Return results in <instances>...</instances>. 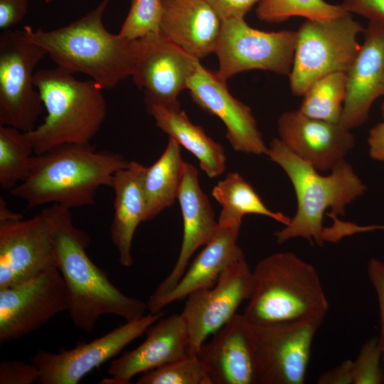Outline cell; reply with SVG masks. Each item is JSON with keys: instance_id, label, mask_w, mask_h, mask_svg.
<instances>
[{"instance_id": "1", "label": "cell", "mask_w": 384, "mask_h": 384, "mask_svg": "<svg viewBox=\"0 0 384 384\" xmlns=\"http://www.w3.org/2000/svg\"><path fill=\"white\" fill-rule=\"evenodd\" d=\"M43 210L50 227L57 268L67 289L68 311L73 324L90 333L105 314L127 321L143 316L147 304L122 293L90 258L86 252L90 238L75 225L70 210L56 204Z\"/></svg>"}, {"instance_id": "2", "label": "cell", "mask_w": 384, "mask_h": 384, "mask_svg": "<svg viewBox=\"0 0 384 384\" xmlns=\"http://www.w3.org/2000/svg\"><path fill=\"white\" fill-rule=\"evenodd\" d=\"M129 164L122 154L97 150L91 143L63 144L34 154L27 176L9 192L29 208L93 206L98 189L111 188L116 172Z\"/></svg>"}, {"instance_id": "3", "label": "cell", "mask_w": 384, "mask_h": 384, "mask_svg": "<svg viewBox=\"0 0 384 384\" xmlns=\"http://www.w3.org/2000/svg\"><path fill=\"white\" fill-rule=\"evenodd\" d=\"M112 0H102L90 12L53 30L25 26L26 37L41 46L52 60L73 74L84 73L110 90L131 77L143 47L142 39L110 33L102 22Z\"/></svg>"}, {"instance_id": "4", "label": "cell", "mask_w": 384, "mask_h": 384, "mask_svg": "<svg viewBox=\"0 0 384 384\" xmlns=\"http://www.w3.org/2000/svg\"><path fill=\"white\" fill-rule=\"evenodd\" d=\"M266 155L286 173L297 201L294 217L274 234L279 244L302 238L321 245L325 241L323 218L326 210L331 209L330 215H343L346 207L366 191V186L346 161L323 176L279 138L270 142Z\"/></svg>"}, {"instance_id": "5", "label": "cell", "mask_w": 384, "mask_h": 384, "mask_svg": "<svg viewBox=\"0 0 384 384\" xmlns=\"http://www.w3.org/2000/svg\"><path fill=\"white\" fill-rule=\"evenodd\" d=\"M56 66L36 71L33 78L46 111L43 122L24 132L35 154L66 144H88L107 113L102 88L93 80H80Z\"/></svg>"}, {"instance_id": "6", "label": "cell", "mask_w": 384, "mask_h": 384, "mask_svg": "<svg viewBox=\"0 0 384 384\" xmlns=\"http://www.w3.org/2000/svg\"><path fill=\"white\" fill-rule=\"evenodd\" d=\"M242 314L254 326L324 319L329 302L316 268L291 252L263 258Z\"/></svg>"}, {"instance_id": "7", "label": "cell", "mask_w": 384, "mask_h": 384, "mask_svg": "<svg viewBox=\"0 0 384 384\" xmlns=\"http://www.w3.org/2000/svg\"><path fill=\"white\" fill-rule=\"evenodd\" d=\"M365 29L351 14L325 21L306 20L297 31L294 61L289 77L295 96H303L317 80L334 73H347Z\"/></svg>"}, {"instance_id": "8", "label": "cell", "mask_w": 384, "mask_h": 384, "mask_svg": "<svg viewBox=\"0 0 384 384\" xmlns=\"http://www.w3.org/2000/svg\"><path fill=\"white\" fill-rule=\"evenodd\" d=\"M46 55L23 30L0 35V125L23 132L36 127L44 107L34 85V70Z\"/></svg>"}, {"instance_id": "9", "label": "cell", "mask_w": 384, "mask_h": 384, "mask_svg": "<svg viewBox=\"0 0 384 384\" xmlns=\"http://www.w3.org/2000/svg\"><path fill=\"white\" fill-rule=\"evenodd\" d=\"M297 31H265L252 28L242 18L222 21L214 53L216 74L226 80L252 70L289 75L293 65Z\"/></svg>"}, {"instance_id": "10", "label": "cell", "mask_w": 384, "mask_h": 384, "mask_svg": "<svg viewBox=\"0 0 384 384\" xmlns=\"http://www.w3.org/2000/svg\"><path fill=\"white\" fill-rule=\"evenodd\" d=\"M324 320L252 325L257 384H303L313 341Z\"/></svg>"}, {"instance_id": "11", "label": "cell", "mask_w": 384, "mask_h": 384, "mask_svg": "<svg viewBox=\"0 0 384 384\" xmlns=\"http://www.w3.org/2000/svg\"><path fill=\"white\" fill-rule=\"evenodd\" d=\"M164 316L149 313L87 343L58 352L38 350L31 361L39 371V384H78L86 375L115 357Z\"/></svg>"}, {"instance_id": "12", "label": "cell", "mask_w": 384, "mask_h": 384, "mask_svg": "<svg viewBox=\"0 0 384 384\" xmlns=\"http://www.w3.org/2000/svg\"><path fill=\"white\" fill-rule=\"evenodd\" d=\"M252 289V272L245 257L230 263L210 288L186 297L181 314L187 328L191 356H197L208 336L215 334L237 313Z\"/></svg>"}, {"instance_id": "13", "label": "cell", "mask_w": 384, "mask_h": 384, "mask_svg": "<svg viewBox=\"0 0 384 384\" xmlns=\"http://www.w3.org/2000/svg\"><path fill=\"white\" fill-rule=\"evenodd\" d=\"M68 309L67 289L57 268L0 289V343L18 340Z\"/></svg>"}, {"instance_id": "14", "label": "cell", "mask_w": 384, "mask_h": 384, "mask_svg": "<svg viewBox=\"0 0 384 384\" xmlns=\"http://www.w3.org/2000/svg\"><path fill=\"white\" fill-rule=\"evenodd\" d=\"M52 268H57V259L44 210L28 219L0 222V289L23 284Z\"/></svg>"}, {"instance_id": "15", "label": "cell", "mask_w": 384, "mask_h": 384, "mask_svg": "<svg viewBox=\"0 0 384 384\" xmlns=\"http://www.w3.org/2000/svg\"><path fill=\"white\" fill-rule=\"evenodd\" d=\"M143 47L132 74L144 90L146 108L161 106L180 110L178 95L187 87L200 60L191 55L160 33L143 38Z\"/></svg>"}, {"instance_id": "16", "label": "cell", "mask_w": 384, "mask_h": 384, "mask_svg": "<svg viewBox=\"0 0 384 384\" xmlns=\"http://www.w3.org/2000/svg\"><path fill=\"white\" fill-rule=\"evenodd\" d=\"M193 101L203 110L218 117L226 128L233 149L249 154H267V146L251 109L229 92L226 80L198 64L187 82Z\"/></svg>"}, {"instance_id": "17", "label": "cell", "mask_w": 384, "mask_h": 384, "mask_svg": "<svg viewBox=\"0 0 384 384\" xmlns=\"http://www.w3.org/2000/svg\"><path fill=\"white\" fill-rule=\"evenodd\" d=\"M279 139L317 171H331L346 161L354 137L340 122L306 116L299 110L283 112L277 120Z\"/></svg>"}, {"instance_id": "18", "label": "cell", "mask_w": 384, "mask_h": 384, "mask_svg": "<svg viewBox=\"0 0 384 384\" xmlns=\"http://www.w3.org/2000/svg\"><path fill=\"white\" fill-rule=\"evenodd\" d=\"M197 357L211 384H257L255 331L242 314H236L205 341Z\"/></svg>"}, {"instance_id": "19", "label": "cell", "mask_w": 384, "mask_h": 384, "mask_svg": "<svg viewBox=\"0 0 384 384\" xmlns=\"http://www.w3.org/2000/svg\"><path fill=\"white\" fill-rule=\"evenodd\" d=\"M363 42L346 73V96L340 123L348 129L364 124L373 102L384 96V23L368 21Z\"/></svg>"}, {"instance_id": "20", "label": "cell", "mask_w": 384, "mask_h": 384, "mask_svg": "<svg viewBox=\"0 0 384 384\" xmlns=\"http://www.w3.org/2000/svg\"><path fill=\"white\" fill-rule=\"evenodd\" d=\"M145 334L142 343L111 361L107 369L110 377L100 383L128 384L139 373L191 356L188 334L181 314L162 316Z\"/></svg>"}, {"instance_id": "21", "label": "cell", "mask_w": 384, "mask_h": 384, "mask_svg": "<svg viewBox=\"0 0 384 384\" xmlns=\"http://www.w3.org/2000/svg\"><path fill=\"white\" fill-rule=\"evenodd\" d=\"M177 199L183 223L180 253L173 270L159 284L148 302L158 299L177 284L193 254L198 248L208 244L218 229L210 201L200 187L198 170L187 162Z\"/></svg>"}, {"instance_id": "22", "label": "cell", "mask_w": 384, "mask_h": 384, "mask_svg": "<svg viewBox=\"0 0 384 384\" xmlns=\"http://www.w3.org/2000/svg\"><path fill=\"white\" fill-rule=\"evenodd\" d=\"M221 27L204 0H162L159 33L200 60L214 53Z\"/></svg>"}, {"instance_id": "23", "label": "cell", "mask_w": 384, "mask_h": 384, "mask_svg": "<svg viewBox=\"0 0 384 384\" xmlns=\"http://www.w3.org/2000/svg\"><path fill=\"white\" fill-rule=\"evenodd\" d=\"M240 228L236 225L218 224L215 235L196 257L177 284L165 295L146 303L149 313H158L196 290L212 287L230 263L245 257L237 245Z\"/></svg>"}, {"instance_id": "24", "label": "cell", "mask_w": 384, "mask_h": 384, "mask_svg": "<svg viewBox=\"0 0 384 384\" xmlns=\"http://www.w3.org/2000/svg\"><path fill=\"white\" fill-rule=\"evenodd\" d=\"M145 166L131 161L116 172L111 188L114 190V216L110 225L112 241L119 253V263L126 267L133 263L132 244L138 225L144 222L146 203L142 187Z\"/></svg>"}, {"instance_id": "25", "label": "cell", "mask_w": 384, "mask_h": 384, "mask_svg": "<svg viewBox=\"0 0 384 384\" xmlns=\"http://www.w3.org/2000/svg\"><path fill=\"white\" fill-rule=\"evenodd\" d=\"M146 110L161 131L196 156L208 177L215 178L224 172L226 156L223 147L208 136L201 127L194 124L183 110L156 105Z\"/></svg>"}, {"instance_id": "26", "label": "cell", "mask_w": 384, "mask_h": 384, "mask_svg": "<svg viewBox=\"0 0 384 384\" xmlns=\"http://www.w3.org/2000/svg\"><path fill=\"white\" fill-rule=\"evenodd\" d=\"M185 164L181 146L169 138L160 157L151 166L145 167L142 178L144 222L156 217L177 199Z\"/></svg>"}, {"instance_id": "27", "label": "cell", "mask_w": 384, "mask_h": 384, "mask_svg": "<svg viewBox=\"0 0 384 384\" xmlns=\"http://www.w3.org/2000/svg\"><path fill=\"white\" fill-rule=\"evenodd\" d=\"M212 196L222 209L218 220L220 225H241L242 218L248 214L269 217L287 225L290 218L281 212L268 208L252 186L238 173H228L213 188Z\"/></svg>"}, {"instance_id": "28", "label": "cell", "mask_w": 384, "mask_h": 384, "mask_svg": "<svg viewBox=\"0 0 384 384\" xmlns=\"http://www.w3.org/2000/svg\"><path fill=\"white\" fill-rule=\"evenodd\" d=\"M346 73H334L315 81L302 96L299 110L307 117L340 122L346 96Z\"/></svg>"}, {"instance_id": "29", "label": "cell", "mask_w": 384, "mask_h": 384, "mask_svg": "<svg viewBox=\"0 0 384 384\" xmlns=\"http://www.w3.org/2000/svg\"><path fill=\"white\" fill-rule=\"evenodd\" d=\"M33 149L24 132L0 125V187L9 191L27 176Z\"/></svg>"}, {"instance_id": "30", "label": "cell", "mask_w": 384, "mask_h": 384, "mask_svg": "<svg viewBox=\"0 0 384 384\" xmlns=\"http://www.w3.org/2000/svg\"><path fill=\"white\" fill-rule=\"evenodd\" d=\"M343 6L324 0H262L256 9L259 20L279 23L293 16L325 21L348 14Z\"/></svg>"}, {"instance_id": "31", "label": "cell", "mask_w": 384, "mask_h": 384, "mask_svg": "<svg viewBox=\"0 0 384 384\" xmlns=\"http://www.w3.org/2000/svg\"><path fill=\"white\" fill-rule=\"evenodd\" d=\"M137 383L211 384V382L200 359L190 356L143 373Z\"/></svg>"}, {"instance_id": "32", "label": "cell", "mask_w": 384, "mask_h": 384, "mask_svg": "<svg viewBox=\"0 0 384 384\" xmlns=\"http://www.w3.org/2000/svg\"><path fill=\"white\" fill-rule=\"evenodd\" d=\"M162 0H132L118 34L135 40L159 33Z\"/></svg>"}, {"instance_id": "33", "label": "cell", "mask_w": 384, "mask_h": 384, "mask_svg": "<svg viewBox=\"0 0 384 384\" xmlns=\"http://www.w3.org/2000/svg\"><path fill=\"white\" fill-rule=\"evenodd\" d=\"M383 356L378 336L365 342L353 361V384L384 383Z\"/></svg>"}, {"instance_id": "34", "label": "cell", "mask_w": 384, "mask_h": 384, "mask_svg": "<svg viewBox=\"0 0 384 384\" xmlns=\"http://www.w3.org/2000/svg\"><path fill=\"white\" fill-rule=\"evenodd\" d=\"M38 378V369L32 362L13 359L0 364V384H33Z\"/></svg>"}, {"instance_id": "35", "label": "cell", "mask_w": 384, "mask_h": 384, "mask_svg": "<svg viewBox=\"0 0 384 384\" xmlns=\"http://www.w3.org/2000/svg\"><path fill=\"white\" fill-rule=\"evenodd\" d=\"M367 274L378 298L380 315V334L378 336L384 353V262L377 258L370 259L368 262Z\"/></svg>"}, {"instance_id": "36", "label": "cell", "mask_w": 384, "mask_h": 384, "mask_svg": "<svg viewBox=\"0 0 384 384\" xmlns=\"http://www.w3.org/2000/svg\"><path fill=\"white\" fill-rule=\"evenodd\" d=\"M220 20L243 18L256 4L262 0H204Z\"/></svg>"}, {"instance_id": "37", "label": "cell", "mask_w": 384, "mask_h": 384, "mask_svg": "<svg viewBox=\"0 0 384 384\" xmlns=\"http://www.w3.org/2000/svg\"><path fill=\"white\" fill-rule=\"evenodd\" d=\"M341 5L349 14L384 23V0H343Z\"/></svg>"}, {"instance_id": "38", "label": "cell", "mask_w": 384, "mask_h": 384, "mask_svg": "<svg viewBox=\"0 0 384 384\" xmlns=\"http://www.w3.org/2000/svg\"><path fill=\"white\" fill-rule=\"evenodd\" d=\"M28 9V0H0V28L9 30L22 21Z\"/></svg>"}, {"instance_id": "39", "label": "cell", "mask_w": 384, "mask_h": 384, "mask_svg": "<svg viewBox=\"0 0 384 384\" xmlns=\"http://www.w3.org/2000/svg\"><path fill=\"white\" fill-rule=\"evenodd\" d=\"M319 384H353V361L346 360L320 375Z\"/></svg>"}, {"instance_id": "40", "label": "cell", "mask_w": 384, "mask_h": 384, "mask_svg": "<svg viewBox=\"0 0 384 384\" xmlns=\"http://www.w3.org/2000/svg\"><path fill=\"white\" fill-rule=\"evenodd\" d=\"M368 143L370 157L376 161H384V122L371 128Z\"/></svg>"}, {"instance_id": "41", "label": "cell", "mask_w": 384, "mask_h": 384, "mask_svg": "<svg viewBox=\"0 0 384 384\" xmlns=\"http://www.w3.org/2000/svg\"><path fill=\"white\" fill-rule=\"evenodd\" d=\"M23 218L21 213L12 211L6 201L0 197V222L11 221Z\"/></svg>"}, {"instance_id": "42", "label": "cell", "mask_w": 384, "mask_h": 384, "mask_svg": "<svg viewBox=\"0 0 384 384\" xmlns=\"http://www.w3.org/2000/svg\"><path fill=\"white\" fill-rule=\"evenodd\" d=\"M381 112H382V116H383V120H384V101H383V102L382 103V105H381Z\"/></svg>"}, {"instance_id": "43", "label": "cell", "mask_w": 384, "mask_h": 384, "mask_svg": "<svg viewBox=\"0 0 384 384\" xmlns=\"http://www.w3.org/2000/svg\"><path fill=\"white\" fill-rule=\"evenodd\" d=\"M383 371H384V353L383 356Z\"/></svg>"}, {"instance_id": "44", "label": "cell", "mask_w": 384, "mask_h": 384, "mask_svg": "<svg viewBox=\"0 0 384 384\" xmlns=\"http://www.w3.org/2000/svg\"><path fill=\"white\" fill-rule=\"evenodd\" d=\"M46 1L47 2H50V1H53V0H46Z\"/></svg>"}]
</instances>
